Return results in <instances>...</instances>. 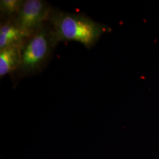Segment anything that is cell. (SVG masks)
Instances as JSON below:
<instances>
[{
	"instance_id": "obj_1",
	"label": "cell",
	"mask_w": 159,
	"mask_h": 159,
	"mask_svg": "<svg viewBox=\"0 0 159 159\" xmlns=\"http://www.w3.org/2000/svg\"><path fill=\"white\" fill-rule=\"evenodd\" d=\"M57 42L76 41L90 49L105 31L102 24L83 14L52 10L47 21Z\"/></svg>"
},
{
	"instance_id": "obj_2",
	"label": "cell",
	"mask_w": 159,
	"mask_h": 159,
	"mask_svg": "<svg viewBox=\"0 0 159 159\" xmlns=\"http://www.w3.org/2000/svg\"><path fill=\"white\" fill-rule=\"evenodd\" d=\"M58 43L48 23H44L25 41L21 62L15 71L20 77L37 74L44 68Z\"/></svg>"
},
{
	"instance_id": "obj_3",
	"label": "cell",
	"mask_w": 159,
	"mask_h": 159,
	"mask_svg": "<svg viewBox=\"0 0 159 159\" xmlns=\"http://www.w3.org/2000/svg\"><path fill=\"white\" fill-rule=\"evenodd\" d=\"M53 9L45 1L24 0L13 20L29 37L47 23Z\"/></svg>"
},
{
	"instance_id": "obj_4",
	"label": "cell",
	"mask_w": 159,
	"mask_h": 159,
	"mask_svg": "<svg viewBox=\"0 0 159 159\" xmlns=\"http://www.w3.org/2000/svg\"><path fill=\"white\" fill-rule=\"evenodd\" d=\"M25 41L7 46L0 50L1 78L10 73L15 72L19 68L21 62L22 49Z\"/></svg>"
},
{
	"instance_id": "obj_5",
	"label": "cell",
	"mask_w": 159,
	"mask_h": 159,
	"mask_svg": "<svg viewBox=\"0 0 159 159\" xmlns=\"http://www.w3.org/2000/svg\"><path fill=\"white\" fill-rule=\"evenodd\" d=\"M29 37L13 20L3 21L0 25V50L8 46L25 41Z\"/></svg>"
},
{
	"instance_id": "obj_6",
	"label": "cell",
	"mask_w": 159,
	"mask_h": 159,
	"mask_svg": "<svg viewBox=\"0 0 159 159\" xmlns=\"http://www.w3.org/2000/svg\"><path fill=\"white\" fill-rule=\"evenodd\" d=\"M24 2V0H1V16L4 21L11 20L16 17Z\"/></svg>"
}]
</instances>
